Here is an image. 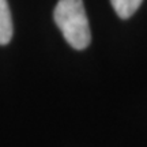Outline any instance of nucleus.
Returning <instances> with one entry per match:
<instances>
[{
    "instance_id": "nucleus-1",
    "label": "nucleus",
    "mask_w": 147,
    "mask_h": 147,
    "mask_svg": "<svg viewBox=\"0 0 147 147\" xmlns=\"http://www.w3.org/2000/svg\"><path fill=\"white\" fill-rule=\"evenodd\" d=\"M53 18L65 41L74 49L82 51L89 47L91 33L82 0H59Z\"/></svg>"
},
{
    "instance_id": "nucleus-2",
    "label": "nucleus",
    "mask_w": 147,
    "mask_h": 147,
    "mask_svg": "<svg viewBox=\"0 0 147 147\" xmlns=\"http://www.w3.org/2000/svg\"><path fill=\"white\" fill-rule=\"evenodd\" d=\"M12 38V19L7 0H0V45H7Z\"/></svg>"
},
{
    "instance_id": "nucleus-3",
    "label": "nucleus",
    "mask_w": 147,
    "mask_h": 147,
    "mask_svg": "<svg viewBox=\"0 0 147 147\" xmlns=\"http://www.w3.org/2000/svg\"><path fill=\"white\" fill-rule=\"evenodd\" d=\"M143 0H110L112 7L121 19H128L140 7Z\"/></svg>"
}]
</instances>
